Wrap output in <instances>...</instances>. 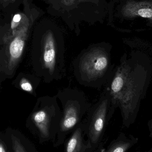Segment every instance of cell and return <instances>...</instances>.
<instances>
[{"mask_svg":"<svg viewBox=\"0 0 152 152\" xmlns=\"http://www.w3.org/2000/svg\"><path fill=\"white\" fill-rule=\"evenodd\" d=\"M74 76L86 87L100 89L113 75L109 53L104 48L95 47L80 54L73 63Z\"/></svg>","mask_w":152,"mask_h":152,"instance_id":"1","label":"cell"},{"mask_svg":"<svg viewBox=\"0 0 152 152\" xmlns=\"http://www.w3.org/2000/svg\"><path fill=\"white\" fill-rule=\"evenodd\" d=\"M56 96L60 101L62 111L59 129L53 144L54 147L64 143L67 136L84 121L91 107L85 93L78 89L64 88L59 90Z\"/></svg>","mask_w":152,"mask_h":152,"instance_id":"2","label":"cell"},{"mask_svg":"<svg viewBox=\"0 0 152 152\" xmlns=\"http://www.w3.org/2000/svg\"><path fill=\"white\" fill-rule=\"evenodd\" d=\"M32 120L41 143L55 142L62 117L56 95H46L38 100Z\"/></svg>","mask_w":152,"mask_h":152,"instance_id":"3","label":"cell"},{"mask_svg":"<svg viewBox=\"0 0 152 152\" xmlns=\"http://www.w3.org/2000/svg\"><path fill=\"white\" fill-rule=\"evenodd\" d=\"M110 104V95L104 90L99 101L91 106L87 114V117L85 121L86 135L92 152L97 151L101 145L106 125L109 122L108 112Z\"/></svg>","mask_w":152,"mask_h":152,"instance_id":"4","label":"cell"},{"mask_svg":"<svg viewBox=\"0 0 152 152\" xmlns=\"http://www.w3.org/2000/svg\"><path fill=\"white\" fill-rule=\"evenodd\" d=\"M86 126L85 121L79 124L73 130L67 141H65V152H92L88 140L85 139L86 135Z\"/></svg>","mask_w":152,"mask_h":152,"instance_id":"5","label":"cell"},{"mask_svg":"<svg viewBox=\"0 0 152 152\" xmlns=\"http://www.w3.org/2000/svg\"><path fill=\"white\" fill-rule=\"evenodd\" d=\"M24 45V41L18 37H16L10 46V53L11 56L14 58L20 57L23 51Z\"/></svg>","mask_w":152,"mask_h":152,"instance_id":"6","label":"cell"},{"mask_svg":"<svg viewBox=\"0 0 152 152\" xmlns=\"http://www.w3.org/2000/svg\"><path fill=\"white\" fill-rule=\"evenodd\" d=\"M20 87L24 91L29 93H33L34 91V88L32 84L26 79H23L21 82Z\"/></svg>","mask_w":152,"mask_h":152,"instance_id":"7","label":"cell"},{"mask_svg":"<svg viewBox=\"0 0 152 152\" xmlns=\"http://www.w3.org/2000/svg\"><path fill=\"white\" fill-rule=\"evenodd\" d=\"M138 14L143 18H150L152 17V10L151 9H142L138 11Z\"/></svg>","mask_w":152,"mask_h":152,"instance_id":"8","label":"cell"},{"mask_svg":"<svg viewBox=\"0 0 152 152\" xmlns=\"http://www.w3.org/2000/svg\"><path fill=\"white\" fill-rule=\"evenodd\" d=\"M21 19V16L19 14H16L13 17V21L14 22H19Z\"/></svg>","mask_w":152,"mask_h":152,"instance_id":"9","label":"cell"},{"mask_svg":"<svg viewBox=\"0 0 152 152\" xmlns=\"http://www.w3.org/2000/svg\"><path fill=\"white\" fill-rule=\"evenodd\" d=\"M4 149L3 147L1 145H0V152H5Z\"/></svg>","mask_w":152,"mask_h":152,"instance_id":"10","label":"cell"}]
</instances>
